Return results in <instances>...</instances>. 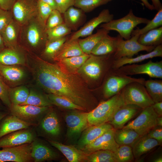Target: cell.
Masks as SVG:
<instances>
[{
	"instance_id": "6da1fadb",
	"label": "cell",
	"mask_w": 162,
	"mask_h": 162,
	"mask_svg": "<svg viewBox=\"0 0 162 162\" xmlns=\"http://www.w3.org/2000/svg\"><path fill=\"white\" fill-rule=\"evenodd\" d=\"M34 65L35 78L38 85L45 91L64 97L89 112L98 102L81 75L62 69L57 64L40 58Z\"/></svg>"
},
{
	"instance_id": "7a4b0ae2",
	"label": "cell",
	"mask_w": 162,
	"mask_h": 162,
	"mask_svg": "<svg viewBox=\"0 0 162 162\" xmlns=\"http://www.w3.org/2000/svg\"><path fill=\"white\" fill-rule=\"evenodd\" d=\"M124 104L120 92L107 100L100 102L88 112L87 120L89 126L109 122L117 110Z\"/></svg>"
},
{
	"instance_id": "3957f363",
	"label": "cell",
	"mask_w": 162,
	"mask_h": 162,
	"mask_svg": "<svg viewBox=\"0 0 162 162\" xmlns=\"http://www.w3.org/2000/svg\"><path fill=\"white\" fill-rule=\"evenodd\" d=\"M150 20L145 18L138 17L133 13L132 9L123 17L117 20H112L103 23L99 27L107 30H114L118 32L119 35L125 40H128L131 37L134 28L140 24H146Z\"/></svg>"
},
{
	"instance_id": "277c9868",
	"label": "cell",
	"mask_w": 162,
	"mask_h": 162,
	"mask_svg": "<svg viewBox=\"0 0 162 162\" xmlns=\"http://www.w3.org/2000/svg\"><path fill=\"white\" fill-rule=\"evenodd\" d=\"M120 92L125 104L135 105L143 109L152 106L154 103L144 85L138 82L129 84Z\"/></svg>"
},
{
	"instance_id": "5b68a950",
	"label": "cell",
	"mask_w": 162,
	"mask_h": 162,
	"mask_svg": "<svg viewBox=\"0 0 162 162\" xmlns=\"http://www.w3.org/2000/svg\"><path fill=\"white\" fill-rule=\"evenodd\" d=\"M139 36H132L129 39L125 40L119 35L116 37V50L113 54L115 60L124 57H132L140 51L149 52L153 50L154 46H145L140 44L138 41Z\"/></svg>"
},
{
	"instance_id": "8992f818",
	"label": "cell",
	"mask_w": 162,
	"mask_h": 162,
	"mask_svg": "<svg viewBox=\"0 0 162 162\" xmlns=\"http://www.w3.org/2000/svg\"><path fill=\"white\" fill-rule=\"evenodd\" d=\"M142 110L141 113L136 118L123 128L133 129L140 137L147 134L150 130L157 126V119L158 116L151 106Z\"/></svg>"
},
{
	"instance_id": "52a82bcc",
	"label": "cell",
	"mask_w": 162,
	"mask_h": 162,
	"mask_svg": "<svg viewBox=\"0 0 162 162\" xmlns=\"http://www.w3.org/2000/svg\"><path fill=\"white\" fill-rule=\"evenodd\" d=\"M114 69V74L106 80L103 88V94L105 98H109L120 92L129 84L136 82L144 85L145 80L143 78L132 77Z\"/></svg>"
},
{
	"instance_id": "ba28073f",
	"label": "cell",
	"mask_w": 162,
	"mask_h": 162,
	"mask_svg": "<svg viewBox=\"0 0 162 162\" xmlns=\"http://www.w3.org/2000/svg\"><path fill=\"white\" fill-rule=\"evenodd\" d=\"M11 10L14 20L25 25L37 15V0H16Z\"/></svg>"
},
{
	"instance_id": "9c48e42d",
	"label": "cell",
	"mask_w": 162,
	"mask_h": 162,
	"mask_svg": "<svg viewBox=\"0 0 162 162\" xmlns=\"http://www.w3.org/2000/svg\"><path fill=\"white\" fill-rule=\"evenodd\" d=\"M88 112L73 110L65 115V120L67 127V135L70 139H75L89 126Z\"/></svg>"
},
{
	"instance_id": "30bf717a",
	"label": "cell",
	"mask_w": 162,
	"mask_h": 162,
	"mask_svg": "<svg viewBox=\"0 0 162 162\" xmlns=\"http://www.w3.org/2000/svg\"><path fill=\"white\" fill-rule=\"evenodd\" d=\"M127 75L146 74L154 78L162 79V61L153 62L151 60L145 64L124 65L117 69Z\"/></svg>"
},
{
	"instance_id": "8fae6325",
	"label": "cell",
	"mask_w": 162,
	"mask_h": 162,
	"mask_svg": "<svg viewBox=\"0 0 162 162\" xmlns=\"http://www.w3.org/2000/svg\"><path fill=\"white\" fill-rule=\"evenodd\" d=\"M50 107H39L30 105H12L11 114L28 122L37 124Z\"/></svg>"
},
{
	"instance_id": "7c38bea8",
	"label": "cell",
	"mask_w": 162,
	"mask_h": 162,
	"mask_svg": "<svg viewBox=\"0 0 162 162\" xmlns=\"http://www.w3.org/2000/svg\"><path fill=\"white\" fill-rule=\"evenodd\" d=\"M31 143L2 148L0 150V162H33L31 157Z\"/></svg>"
},
{
	"instance_id": "4fadbf2b",
	"label": "cell",
	"mask_w": 162,
	"mask_h": 162,
	"mask_svg": "<svg viewBox=\"0 0 162 162\" xmlns=\"http://www.w3.org/2000/svg\"><path fill=\"white\" fill-rule=\"evenodd\" d=\"M26 25L25 37L27 43L35 48L47 41L45 26L38 19L37 16L29 21Z\"/></svg>"
},
{
	"instance_id": "5bb4252c",
	"label": "cell",
	"mask_w": 162,
	"mask_h": 162,
	"mask_svg": "<svg viewBox=\"0 0 162 162\" xmlns=\"http://www.w3.org/2000/svg\"><path fill=\"white\" fill-rule=\"evenodd\" d=\"M36 139L35 132L30 128L18 130L0 138V148L31 143Z\"/></svg>"
},
{
	"instance_id": "9a60e30c",
	"label": "cell",
	"mask_w": 162,
	"mask_h": 162,
	"mask_svg": "<svg viewBox=\"0 0 162 162\" xmlns=\"http://www.w3.org/2000/svg\"><path fill=\"white\" fill-rule=\"evenodd\" d=\"M91 54L80 69L78 73L84 75L91 80L97 81L101 78L104 68L105 57Z\"/></svg>"
},
{
	"instance_id": "2e32d148",
	"label": "cell",
	"mask_w": 162,
	"mask_h": 162,
	"mask_svg": "<svg viewBox=\"0 0 162 162\" xmlns=\"http://www.w3.org/2000/svg\"><path fill=\"white\" fill-rule=\"evenodd\" d=\"M115 130L113 128L109 130L81 150L86 154L99 150L114 152L119 146L114 139Z\"/></svg>"
},
{
	"instance_id": "e0dca14e",
	"label": "cell",
	"mask_w": 162,
	"mask_h": 162,
	"mask_svg": "<svg viewBox=\"0 0 162 162\" xmlns=\"http://www.w3.org/2000/svg\"><path fill=\"white\" fill-rule=\"evenodd\" d=\"M114 15L108 9L102 10L98 15L88 21L79 30L73 33L68 39H78L81 37L88 36L92 34L94 29L102 23L107 22L113 19Z\"/></svg>"
},
{
	"instance_id": "ac0fdd59",
	"label": "cell",
	"mask_w": 162,
	"mask_h": 162,
	"mask_svg": "<svg viewBox=\"0 0 162 162\" xmlns=\"http://www.w3.org/2000/svg\"><path fill=\"white\" fill-rule=\"evenodd\" d=\"M142 109L136 105L125 104L117 110L109 123L115 130L121 129Z\"/></svg>"
},
{
	"instance_id": "d6986e66",
	"label": "cell",
	"mask_w": 162,
	"mask_h": 162,
	"mask_svg": "<svg viewBox=\"0 0 162 162\" xmlns=\"http://www.w3.org/2000/svg\"><path fill=\"white\" fill-rule=\"evenodd\" d=\"M113 128L109 123L89 126L83 132L78 141L77 147L82 150L109 130Z\"/></svg>"
},
{
	"instance_id": "ffe728a7",
	"label": "cell",
	"mask_w": 162,
	"mask_h": 162,
	"mask_svg": "<svg viewBox=\"0 0 162 162\" xmlns=\"http://www.w3.org/2000/svg\"><path fill=\"white\" fill-rule=\"evenodd\" d=\"M6 116L0 121V138L13 132L37 125L24 121L11 114Z\"/></svg>"
},
{
	"instance_id": "44dd1931",
	"label": "cell",
	"mask_w": 162,
	"mask_h": 162,
	"mask_svg": "<svg viewBox=\"0 0 162 162\" xmlns=\"http://www.w3.org/2000/svg\"><path fill=\"white\" fill-rule=\"evenodd\" d=\"M32 158L34 162L54 160L58 157L52 149L40 140L35 139L31 143Z\"/></svg>"
},
{
	"instance_id": "7402d4cb",
	"label": "cell",
	"mask_w": 162,
	"mask_h": 162,
	"mask_svg": "<svg viewBox=\"0 0 162 162\" xmlns=\"http://www.w3.org/2000/svg\"><path fill=\"white\" fill-rule=\"evenodd\" d=\"M52 146L59 150L70 162H88L87 154L72 145H64L58 142L48 140Z\"/></svg>"
},
{
	"instance_id": "603a6c76",
	"label": "cell",
	"mask_w": 162,
	"mask_h": 162,
	"mask_svg": "<svg viewBox=\"0 0 162 162\" xmlns=\"http://www.w3.org/2000/svg\"><path fill=\"white\" fill-rule=\"evenodd\" d=\"M40 128L45 133L53 136L59 135L60 133V122L57 116L54 111L46 114L40 120Z\"/></svg>"
},
{
	"instance_id": "cb8c5ba5",
	"label": "cell",
	"mask_w": 162,
	"mask_h": 162,
	"mask_svg": "<svg viewBox=\"0 0 162 162\" xmlns=\"http://www.w3.org/2000/svg\"><path fill=\"white\" fill-rule=\"evenodd\" d=\"M158 57H162V44L157 46L153 50L148 53L141 54L136 57H124L115 59L112 67L113 69H117L125 65L135 64L149 58Z\"/></svg>"
},
{
	"instance_id": "d4e9b609",
	"label": "cell",
	"mask_w": 162,
	"mask_h": 162,
	"mask_svg": "<svg viewBox=\"0 0 162 162\" xmlns=\"http://www.w3.org/2000/svg\"><path fill=\"white\" fill-rule=\"evenodd\" d=\"M84 13L80 8L71 6L63 14L64 23L71 30L76 31L85 21Z\"/></svg>"
},
{
	"instance_id": "484cf974",
	"label": "cell",
	"mask_w": 162,
	"mask_h": 162,
	"mask_svg": "<svg viewBox=\"0 0 162 162\" xmlns=\"http://www.w3.org/2000/svg\"><path fill=\"white\" fill-rule=\"evenodd\" d=\"M25 58L23 54L17 48H4L0 52V64L6 65H24Z\"/></svg>"
},
{
	"instance_id": "4316f807",
	"label": "cell",
	"mask_w": 162,
	"mask_h": 162,
	"mask_svg": "<svg viewBox=\"0 0 162 162\" xmlns=\"http://www.w3.org/2000/svg\"><path fill=\"white\" fill-rule=\"evenodd\" d=\"M78 39L70 40L68 38L62 45L53 60L57 62L63 58L84 54L85 53L83 52L79 45Z\"/></svg>"
},
{
	"instance_id": "83f0119b",
	"label": "cell",
	"mask_w": 162,
	"mask_h": 162,
	"mask_svg": "<svg viewBox=\"0 0 162 162\" xmlns=\"http://www.w3.org/2000/svg\"><path fill=\"white\" fill-rule=\"evenodd\" d=\"M90 55L84 53L80 56L63 58L56 62V63L66 72L78 73L80 69L89 57Z\"/></svg>"
},
{
	"instance_id": "f1b7e54d",
	"label": "cell",
	"mask_w": 162,
	"mask_h": 162,
	"mask_svg": "<svg viewBox=\"0 0 162 162\" xmlns=\"http://www.w3.org/2000/svg\"><path fill=\"white\" fill-rule=\"evenodd\" d=\"M160 145V144L157 140L150 137L147 134L140 137L132 147L134 158H139Z\"/></svg>"
},
{
	"instance_id": "f546056e",
	"label": "cell",
	"mask_w": 162,
	"mask_h": 162,
	"mask_svg": "<svg viewBox=\"0 0 162 162\" xmlns=\"http://www.w3.org/2000/svg\"><path fill=\"white\" fill-rule=\"evenodd\" d=\"M25 76L24 71L20 68L0 64V76L5 82L18 83L23 80Z\"/></svg>"
},
{
	"instance_id": "4dcf8cb0",
	"label": "cell",
	"mask_w": 162,
	"mask_h": 162,
	"mask_svg": "<svg viewBox=\"0 0 162 162\" xmlns=\"http://www.w3.org/2000/svg\"><path fill=\"white\" fill-rule=\"evenodd\" d=\"M135 131L129 128H123L115 130L114 138L119 146L127 145L132 147L140 137Z\"/></svg>"
},
{
	"instance_id": "1f68e13d",
	"label": "cell",
	"mask_w": 162,
	"mask_h": 162,
	"mask_svg": "<svg viewBox=\"0 0 162 162\" xmlns=\"http://www.w3.org/2000/svg\"><path fill=\"white\" fill-rule=\"evenodd\" d=\"M20 26L13 19L0 33L6 47H17L18 37Z\"/></svg>"
},
{
	"instance_id": "d6a6232c",
	"label": "cell",
	"mask_w": 162,
	"mask_h": 162,
	"mask_svg": "<svg viewBox=\"0 0 162 162\" xmlns=\"http://www.w3.org/2000/svg\"><path fill=\"white\" fill-rule=\"evenodd\" d=\"M109 33V31L101 28L98 29L95 33L92 34L85 38H79V45L83 52L87 54H90L95 45Z\"/></svg>"
},
{
	"instance_id": "836d02e7",
	"label": "cell",
	"mask_w": 162,
	"mask_h": 162,
	"mask_svg": "<svg viewBox=\"0 0 162 162\" xmlns=\"http://www.w3.org/2000/svg\"><path fill=\"white\" fill-rule=\"evenodd\" d=\"M116 37L108 34L103 38L92 50L91 54L96 56L113 54L116 50Z\"/></svg>"
},
{
	"instance_id": "e575fe53",
	"label": "cell",
	"mask_w": 162,
	"mask_h": 162,
	"mask_svg": "<svg viewBox=\"0 0 162 162\" xmlns=\"http://www.w3.org/2000/svg\"><path fill=\"white\" fill-rule=\"evenodd\" d=\"M138 42L145 46L155 47L162 43V27L149 31L140 35Z\"/></svg>"
},
{
	"instance_id": "d590c367",
	"label": "cell",
	"mask_w": 162,
	"mask_h": 162,
	"mask_svg": "<svg viewBox=\"0 0 162 162\" xmlns=\"http://www.w3.org/2000/svg\"><path fill=\"white\" fill-rule=\"evenodd\" d=\"M46 96L52 105L66 109L86 111L82 107L64 97L51 93H48Z\"/></svg>"
},
{
	"instance_id": "8d00e7d4",
	"label": "cell",
	"mask_w": 162,
	"mask_h": 162,
	"mask_svg": "<svg viewBox=\"0 0 162 162\" xmlns=\"http://www.w3.org/2000/svg\"><path fill=\"white\" fill-rule=\"evenodd\" d=\"M144 85L154 103L162 101V80H145Z\"/></svg>"
},
{
	"instance_id": "74e56055",
	"label": "cell",
	"mask_w": 162,
	"mask_h": 162,
	"mask_svg": "<svg viewBox=\"0 0 162 162\" xmlns=\"http://www.w3.org/2000/svg\"><path fill=\"white\" fill-rule=\"evenodd\" d=\"M68 36L55 40H47L43 55L45 58L53 60L63 44L68 38Z\"/></svg>"
},
{
	"instance_id": "f35d334b",
	"label": "cell",
	"mask_w": 162,
	"mask_h": 162,
	"mask_svg": "<svg viewBox=\"0 0 162 162\" xmlns=\"http://www.w3.org/2000/svg\"><path fill=\"white\" fill-rule=\"evenodd\" d=\"M29 91L24 86L9 88V97L12 105H21L26 100Z\"/></svg>"
},
{
	"instance_id": "ab89813d",
	"label": "cell",
	"mask_w": 162,
	"mask_h": 162,
	"mask_svg": "<svg viewBox=\"0 0 162 162\" xmlns=\"http://www.w3.org/2000/svg\"><path fill=\"white\" fill-rule=\"evenodd\" d=\"M30 105L39 107H50L52 105L47 96H45L34 90L29 91L26 101L20 105Z\"/></svg>"
},
{
	"instance_id": "60d3db41",
	"label": "cell",
	"mask_w": 162,
	"mask_h": 162,
	"mask_svg": "<svg viewBox=\"0 0 162 162\" xmlns=\"http://www.w3.org/2000/svg\"><path fill=\"white\" fill-rule=\"evenodd\" d=\"M88 162H116L113 152L99 150L87 154Z\"/></svg>"
},
{
	"instance_id": "b9f144b4",
	"label": "cell",
	"mask_w": 162,
	"mask_h": 162,
	"mask_svg": "<svg viewBox=\"0 0 162 162\" xmlns=\"http://www.w3.org/2000/svg\"><path fill=\"white\" fill-rule=\"evenodd\" d=\"M162 8L158 11L154 18L146 24L143 28L140 29L137 28L133 30L132 32L131 36L140 35L147 32L162 26Z\"/></svg>"
},
{
	"instance_id": "7bdbcfd3",
	"label": "cell",
	"mask_w": 162,
	"mask_h": 162,
	"mask_svg": "<svg viewBox=\"0 0 162 162\" xmlns=\"http://www.w3.org/2000/svg\"><path fill=\"white\" fill-rule=\"evenodd\" d=\"M112 0H75L74 6L84 12H89Z\"/></svg>"
},
{
	"instance_id": "ee69618b",
	"label": "cell",
	"mask_w": 162,
	"mask_h": 162,
	"mask_svg": "<svg viewBox=\"0 0 162 162\" xmlns=\"http://www.w3.org/2000/svg\"><path fill=\"white\" fill-rule=\"evenodd\" d=\"M71 30L64 23L46 30L47 40L60 39L67 36Z\"/></svg>"
},
{
	"instance_id": "f6af8a7d",
	"label": "cell",
	"mask_w": 162,
	"mask_h": 162,
	"mask_svg": "<svg viewBox=\"0 0 162 162\" xmlns=\"http://www.w3.org/2000/svg\"><path fill=\"white\" fill-rule=\"evenodd\" d=\"M113 153L116 162H130L134 158L132 148L128 146H120Z\"/></svg>"
},
{
	"instance_id": "bcb514c9",
	"label": "cell",
	"mask_w": 162,
	"mask_h": 162,
	"mask_svg": "<svg viewBox=\"0 0 162 162\" xmlns=\"http://www.w3.org/2000/svg\"><path fill=\"white\" fill-rule=\"evenodd\" d=\"M37 14L38 20L45 26L47 19L53 9L47 3L41 0H37Z\"/></svg>"
},
{
	"instance_id": "7dc6e473",
	"label": "cell",
	"mask_w": 162,
	"mask_h": 162,
	"mask_svg": "<svg viewBox=\"0 0 162 162\" xmlns=\"http://www.w3.org/2000/svg\"><path fill=\"white\" fill-rule=\"evenodd\" d=\"M61 14L57 9L52 10L46 22V30L64 23L63 17Z\"/></svg>"
},
{
	"instance_id": "c3c4849f",
	"label": "cell",
	"mask_w": 162,
	"mask_h": 162,
	"mask_svg": "<svg viewBox=\"0 0 162 162\" xmlns=\"http://www.w3.org/2000/svg\"><path fill=\"white\" fill-rule=\"evenodd\" d=\"M9 88L0 76V99L10 109L12 104L9 97Z\"/></svg>"
},
{
	"instance_id": "681fc988",
	"label": "cell",
	"mask_w": 162,
	"mask_h": 162,
	"mask_svg": "<svg viewBox=\"0 0 162 162\" xmlns=\"http://www.w3.org/2000/svg\"><path fill=\"white\" fill-rule=\"evenodd\" d=\"M13 19L11 10H6L0 8V34Z\"/></svg>"
},
{
	"instance_id": "f907efd6",
	"label": "cell",
	"mask_w": 162,
	"mask_h": 162,
	"mask_svg": "<svg viewBox=\"0 0 162 162\" xmlns=\"http://www.w3.org/2000/svg\"><path fill=\"white\" fill-rule=\"evenodd\" d=\"M57 9L63 14L70 7L74 6L75 0H55Z\"/></svg>"
},
{
	"instance_id": "816d5d0a",
	"label": "cell",
	"mask_w": 162,
	"mask_h": 162,
	"mask_svg": "<svg viewBox=\"0 0 162 162\" xmlns=\"http://www.w3.org/2000/svg\"><path fill=\"white\" fill-rule=\"evenodd\" d=\"M162 127L157 126L150 130L147 134L150 137L157 140L160 145L162 142Z\"/></svg>"
},
{
	"instance_id": "f5cc1de1",
	"label": "cell",
	"mask_w": 162,
	"mask_h": 162,
	"mask_svg": "<svg viewBox=\"0 0 162 162\" xmlns=\"http://www.w3.org/2000/svg\"><path fill=\"white\" fill-rule=\"evenodd\" d=\"M16 0H0V8L6 10H10Z\"/></svg>"
},
{
	"instance_id": "db71d44e",
	"label": "cell",
	"mask_w": 162,
	"mask_h": 162,
	"mask_svg": "<svg viewBox=\"0 0 162 162\" xmlns=\"http://www.w3.org/2000/svg\"><path fill=\"white\" fill-rule=\"evenodd\" d=\"M151 106L158 116H162V101L154 103Z\"/></svg>"
},
{
	"instance_id": "11a10c76",
	"label": "cell",
	"mask_w": 162,
	"mask_h": 162,
	"mask_svg": "<svg viewBox=\"0 0 162 162\" xmlns=\"http://www.w3.org/2000/svg\"><path fill=\"white\" fill-rule=\"evenodd\" d=\"M152 5L154 7L155 10L158 11L162 8V4L160 0H151Z\"/></svg>"
},
{
	"instance_id": "9f6ffc18",
	"label": "cell",
	"mask_w": 162,
	"mask_h": 162,
	"mask_svg": "<svg viewBox=\"0 0 162 162\" xmlns=\"http://www.w3.org/2000/svg\"><path fill=\"white\" fill-rule=\"evenodd\" d=\"M144 5L148 9L150 10H155L152 4L149 2L148 0H140Z\"/></svg>"
},
{
	"instance_id": "6f0895ef",
	"label": "cell",
	"mask_w": 162,
	"mask_h": 162,
	"mask_svg": "<svg viewBox=\"0 0 162 162\" xmlns=\"http://www.w3.org/2000/svg\"><path fill=\"white\" fill-rule=\"evenodd\" d=\"M50 5L53 10L57 9V7L55 0H41Z\"/></svg>"
},
{
	"instance_id": "680465c9",
	"label": "cell",
	"mask_w": 162,
	"mask_h": 162,
	"mask_svg": "<svg viewBox=\"0 0 162 162\" xmlns=\"http://www.w3.org/2000/svg\"><path fill=\"white\" fill-rule=\"evenodd\" d=\"M5 47L3 39L0 34V52L4 49Z\"/></svg>"
},
{
	"instance_id": "91938a15",
	"label": "cell",
	"mask_w": 162,
	"mask_h": 162,
	"mask_svg": "<svg viewBox=\"0 0 162 162\" xmlns=\"http://www.w3.org/2000/svg\"><path fill=\"white\" fill-rule=\"evenodd\" d=\"M157 125L162 127V116H158L157 119Z\"/></svg>"
},
{
	"instance_id": "94428289",
	"label": "cell",
	"mask_w": 162,
	"mask_h": 162,
	"mask_svg": "<svg viewBox=\"0 0 162 162\" xmlns=\"http://www.w3.org/2000/svg\"><path fill=\"white\" fill-rule=\"evenodd\" d=\"M154 162H162V157H160L156 158L154 160Z\"/></svg>"
},
{
	"instance_id": "6125c7cd",
	"label": "cell",
	"mask_w": 162,
	"mask_h": 162,
	"mask_svg": "<svg viewBox=\"0 0 162 162\" xmlns=\"http://www.w3.org/2000/svg\"><path fill=\"white\" fill-rule=\"evenodd\" d=\"M6 114L4 112H0V121L5 116H6Z\"/></svg>"
}]
</instances>
